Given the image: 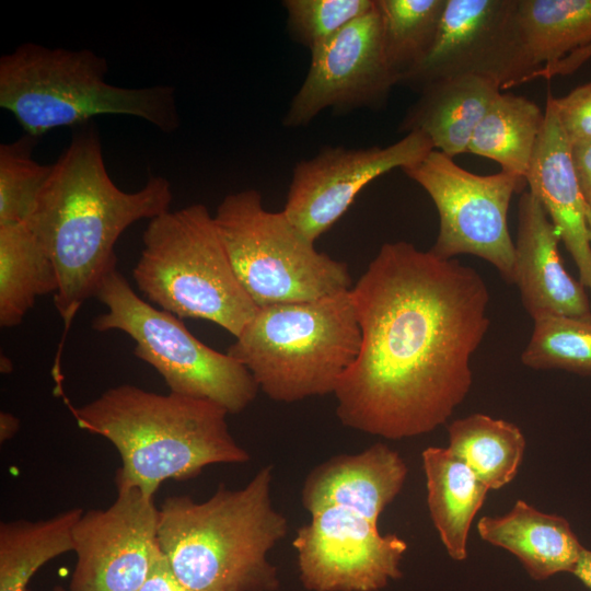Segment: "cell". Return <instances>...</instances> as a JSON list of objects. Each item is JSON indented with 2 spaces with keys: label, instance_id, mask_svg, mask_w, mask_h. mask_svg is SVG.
Segmentation results:
<instances>
[{
  "label": "cell",
  "instance_id": "74e56055",
  "mask_svg": "<svg viewBox=\"0 0 591 591\" xmlns=\"http://www.w3.org/2000/svg\"><path fill=\"white\" fill-rule=\"evenodd\" d=\"M53 591H69V589L67 590V589H65V588L61 587V586H56V587L53 589Z\"/></svg>",
  "mask_w": 591,
  "mask_h": 591
},
{
  "label": "cell",
  "instance_id": "d590c367",
  "mask_svg": "<svg viewBox=\"0 0 591 591\" xmlns=\"http://www.w3.org/2000/svg\"><path fill=\"white\" fill-rule=\"evenodd\" d=\"M12 370H13L12 361L8 357L1 355V357H0V371H1V373L9 374L10 372H12Z\"/></svg>",
  "mask_w": 591,
  "mask_h": 591
},
{
  "label": "cell",
  "instance_id": "44dd1931",
  "mask_svg": "<svg viewBox=\"0 0 591 591\" xmlns=\"http://www.w3.org/2000/svg\"><path fill=\"white\" fill-rule=\"evenodd\" d=\"M501 92L493 80L462 76L433 82L419 92L398 125L399 132H421L438 150L454 159L467 153L472 136Z\"/></svg>",
  "mask_w": 591,
  "mask_h": 591
},
{
  "label": "cell",
  "instance_id": "7c38bea8",
  "mask_svg": "<svg viewBox=\"0 0 591 591\" xmlns=\"http://www.w3.org/2000/svg\"><path fill=\"white\" fill-rule=\"evenodd\" d=\"M462 76L490 79L501 91L520 85L518 0H447L430 50L399 84L419 93Z\"/></svg>",
  "mask_w": 591,
  "mask_h": 591
},
{
  "label": "cell",
  "instance_id": "cb8c5ba5",
  "mask_svg": "<svg viewBox=\"0 0 591 591\" xmlns=\"http://www.w3.org/2000/svg\"><path fill=\"white\" fill-rule=\"evenodd\" d=\"M544 120L534 102L500 92L478 123L467 153L494 160L501 171L525 178Z\"/></svg>",
  "mask_w": 591,
  "mask_h": 591
},
{
  "label": "cell",
  "instance_id": "d6986e66",
  "mask_svg": "<svg viewBox=\"0 0 591 591\" xmlns=\"http://www.w3.org/2000/svg\"><path fill=\"white\" fill-rule=\"evenodd\" d=\"M520 84L567 76L591 58V0H518Z\"/></svg>",
  "mask_w": 591,
  "mask_h": 591
},
{
  "label": "cell",
  "instance_id": "7a4b0ae2",
  "mask_svg": "<svg viewBox=\"0 0 591 591\" xmlns=\"http://www.w3.org/2000/svg\"><path fill=\"white\" fill-rule=\"evenodd\" d=\"M172 199L171 183L162 176L149 178L136 192L120 189L107 173L96 124L92 120L73 128L24 222L58 276L54 303L65 333L55 375H60V352L77 312L96 297L116 268L114 246L119 236L132 223L169 211Z\"/></svg>",
  "mask_w": 591,
  "mask_h": 591
},
{
  "label": "cell",
  "instance_id": "9a60e30c",
  "mask_svg": "<svg viewBox=\"0 0 591 591\" xmlns=\"http://www.w3.org/2000/svg\"><path fill=\"white\" fill-rule=\"evenodd\" d=\"M432 150L431 141L417 131L386 147H323L313 158L294 165L282 211L315 243L370 182L394 169L417 164Z\"/></svg>",
  "mask_w": 591,
  "mask_h": 591
},
{
  "label": "cell",
  "instance_id": "ac0fdd59",
  "mask_svg": "<svg viewBox=\"0 0 591 591\" xmlns=\"http://www.w3.org/2000/svg\"><path fill=\"white\" fill-rule=\"evenodd\" d=\"M407 473L399 453L379 442L360 453L335 455L316 465L305 477L301 502L309 513L339 506L378 522L401 493Z\"/></svg>",
  "mask_w": 591,
  "mask_h": 591
},
{
  "label": "cell",
  "instance_id": "f1b7e54d",
  "mask_svg": "<svg viewBox=\"0 0 591 591\" xmlns=\"http://www.w3.org/2000/svg\"><path fill=\"white\" fill-rule=\"evenodd\" d=\"M39 138L25 134L0 144V223H24L46 183L51 164L33 158Z\"/></svg>",
  "mask_w": 591,
  "mask_h": 591
},
{
  "label": "cell",
  "instance_id": "4fadbf2b",
  "mask_svg": "<svg viewBox=\"0 0 591 591\" xmlns=\"http://www.w3.org/2000/svg\"><path fill=\"white\" fill-rule=\"evenodd\" d=\"M310 53L306 77L282 118L287 128L304 127L326 108L380 109L397 84L384 57L376 4Z\"/></svg>",
  "mask_w": 591,
  "mask_h": 591
},
{
  "label": "cell",
  "instance_id": "e0dca14e",
  "mask_svg": "<svg viewBox=\"0 0 591 591\" xmlns=\"http://www.w3.org/2000/svg\"><path fill=\"white\" fill-rule=\"evenodd\" d=\"M545 120L525 179L559 232L571 255L579 280L591 294V232L587 205L576 176L571 144L554 109L551 93L544 111Z\"/></svg>",
  "mask_w": 591,
  "mask_h": 591
},
{
  "label": "cell",
  "instance_id": "3957f363",
  "mask_svg": "<svg viewBox=\"0 0 591 591\" xmlns=\"http://www.w3.org/2000/svg\"><path fill=\"white\" fill-rule=\"evenodd\" d=\"M66 405L80 429L107 439L118 451L116 487H135L150 498L165 480L193 478L211 464L250 460L229 431V413L210 401L121 384L81 407L67 398Z\"/></svg>",
  "mask_w": 591,
  "mask_h": 591
},
{
  "label": "cell",
  "instance_id": "484cf974",
  "mask_svg": "<svg viewBox=\"0 0 591 591\" xmlns=\"http://www.w3.org/2000/svg\"><path fill=\"white\" fill-rule=\"evenodd\" d=\"M448 433V448L489 490L500 489L515 477L526 442L514 424L476 413L452 421Z\"/></svg>",
  "mask_w": 591,
  "mask_h": 591
},
{
  "label": "cell",
  "instance_id": "836d02e7",
  "mask_svg": "<svg viewBox=\"0 0 591 591\" xmlns=\"http://www.w3.org/2000/svg\"><path fill=\"white\" fill-rule=\"evenodd\" d=\"M20 428V420L8 412L0 413V442H5L13 438Z\"/></svg>",
  "mask_w": 591,
  "mask_h": 591
},
{
  "label": "cell",
  "instance_id": "ba28073f",
  "mask_svg": "<svg viewBox=\"0 0 591 591\" xmlns=\"http://www.w3.org/2000/svg\"><path fill=\"white\" fill-rule=\"evenodd\" d=\"M213 217L233 270L257 308L351 289L348 266L318 252L283 211L265 209L258 190L227 195Z\"/></svg>",
  "mask_w": 591,
  "mask_h": 591
},
{
  "label": "cell",
  "instance_id": "52a82bcc",
  "mask_svg": "<svg viewBox=\"0 0 591 591\" xmlns=\"http://www.w3.org/2000/svg\"><path fill=\"white\" fill-rule=\"evenodd\" d=\"M142 242L132 276L150 302L179 318L209 321L240 335L258 308L241 286L205 205L151 219Z\"/></svg>",
  "mask_w": 591,
  "mask_h": 591
},
{
  "label": "cell",
  "instance_id": "603a6c76",
  "mask_svg": "<svg viewBox=\"0 0 591 591\" xmlns=\"http://www.w3.org/2000/svg\"><path fill=\"white\" fill-rule=\"evenodd\" d=\"M55 265L25 223H0V325H19L39 296L56 293Z\"/></svg>",
  "mask_w": 591,
  "mask_h": 591
},
{
  "label": "cell",
  "instance_id": "d4e9b609",
  "mask_svg": "<svg viewBox=\"0 0 591 591\" xmlns=\"http://www.w3.org/2000/svg\"><path fill=\"white\" fill-rule=\"evenodd\" d=\"M83 512L72 508L46 520L1 522L0 591H28L46 563L73 552L72 531Z\"/></svg>",
  "mask_w": 591,
  "mask_h": 591
},
{
  "label": "cell",
  "instance_id": "8992f818",
  "mask_svg": "<svg viewBox=\"0 0 591 591\" xmlns=\"http://www.w3.org/2000/svg\"><path fill=\"white\" fill-rule=\"evenodd\" d=\"M360 345L348 289L315 300L258 308L227 354L250 371L269 398L292 403L334 394Z\"/></svg>",
  "mask_w": 591,
  "mask_h": 591
},
{
  "label": "cell",
  "instance_id": "7402d4cb",
  "mask_svg": "<svg viewBox=\"0 0 591 591\" xmlns=\"http://www.w3.org/2000/svg\"><path fill=\"white\" fill-rule=\"evenodd\" d=\"M421 459L432 523L449 556L465 560L471 524L489 489L449 448L428 447Z\"/></svg>",
  "mask_w": 591,
  "mask_h": 591
},
{
  "label": "cell",
  "instance_id": "6da1fadb",
  "mask_svg": "<svg viewBox=\"0 0 591 591\" xmlns=\"http://www.w3.org/2000/svg\"><path fill=\"white\" fill-rule=\"evenodd\" d=\"M350 291L361 345L334 393L338 419L392 440L443 425L471 390L489 326L482 276L398 241L382 245Z\"/></svg>",
  "mask_w": 591,
  "mask_h": 591
},
{
  "label": "cell",
  "instance_id": "9c48e42d",
  "mask_svg": "<svg viewBox=\"0 0 591 591\" xmlns=\"http://www.w3.org/2000/svg\"><path fill=\"white\" fill-rule=\"evenodd\" d=\"M96 298L106 312L92 321L93 329L130 336L135 356L159 372L171 393L210 401L229 414L243 412L256 397L259 389L242 363L201 343L179 317L142 300L116 268Z\"/></svg>",
  "mask_w": 591,
  "mask_h": 591
},
{
  "label": "cell",
  "instance_id": "ffe728a7",
  "mask_svg": "<svg viewBox=\"0 0 591 591\" xmlns=\"http://www.w3.org/2000/svg\"><path fill=\"white\" fill-rule=\"evenodd\" d=\"M480 538L513 554L534 580L573 572L583 551L570 523L519 499L502 515H485L477 523Z\"/></svg>",
  "mask_w": 591,
  "mask_h": 591
},
{
  "label": "cell",
  "instance_id": "277c9868",
  "mask_svg": "<svg viewBox=\"0 0 591 591\" xmlns=\"http://www.w3.org/2000/svg\"><path fill=\"white\" fill-rule=\"evenodd\" d=\"M273 472L260 468L243 488L221 485L206 501L167 497L159 508L158 544L187 591H275L269 551L288 533L271 501Z\"/></svg>",
  "mask_w": 591,
  "mask_h": 591
},
{
  "label": "cell",
  "instance_id": "5b68a950",
  "mask_svg": "<svg viewBox=\"0 0 591 591\" xmlns=\"http://www.w3.org/2000/svg\"><path fill=\"white\" fill-rule=\"evenodd\" d=\"M107 72L106 59L91 49L24 43L0 57V106L37 138L100 115L137 117L166 134L179 128L173 86H117Z\"/></svg>",
  "mask_w": 591,
  "mask_h": 591
},
{
  "label": "cell",
  "instance_id": "4316f807",
  "mask_svg": "<svg viewBox=\"0 0 591 591\" xmlns=\"http://www.w3.org/2000/svg\"><path fill=\"white\" fill-rule=\"evenodd\" d=\"M386 63L397 84L430 50L447 0H375Z\"/></svg>",
  "mask_w": 591,
  "mask_h": 591
},
{
  "label": "cell",
  "instance_id": "e575fe53",
  "mask_svg": "<svg viewBox=\"0 0 591 591\" xmlns=\"http://www.w3.org/2000/svg\"><path fill=\"white\" fill-rule=\"evenodd\" d=\"M587 588L591 590V551L583 548L578 564L572 572Z\"/></svg>",
  "mask_w": 591,
  "mask_h": 591
},
{
  "label": "cell",
  "instance_id": "83f0119b",
  "mask_svg": "<svg viewBox=\"0 0 591 591\" xmlns=\"http://www.w3.org/2000/svg\"><path fill=\"white\" fill-rule=\"evenodd\" d=\"M521 361L532 369H560L591 376V320L563 315L534 320Z\"/></svg>",
  "mask_w": 591,
  "mask_h": 591
},
{
  "label": "cell",
  "instance_id": "30bf717a",
  "mask_svg": "<svg viewBox=\"0 0 591 591\" xmlns=\"http://www.w3.org/2000/svg\"><path fill=\"white\" fill-rule=\"evenodd\" d=\"M402 171L427 192L438 210L440 228L430 251L443 259L475 255L513 283L514 242L508 210L526 179L505 171L474 174L438 150Z\"/></svg>",
  "mask_w": 591,
  "mask_h": 591
},
{
  "label": "cell",
  "instance_id": "8fae6325",
  "mask_svg": "<svg viewBox=\"0 0 591 591\" xmlns=\"http://www.w3.org/2000/svg\"><path fill=\"white\" fill-rule=\"evenodd\" d=\"M292 545L300 579L310 591H376L402 577L407 543L382 535L363 514L339 506L314 510Z\"/></svg>",
  "mask_w": 591,
  "mask_h": 591
},
{
  "label": "cell",
  "instance_id": "8d00e7d4",
  "mask_svg": "<svg viewBox=\"0 0 591 591\" xmlns=\"http://www.w3.org/2000/svg\"><path fill=\"white\" fill-rule=\"evenodd\" d=\"M587 222L591 232V209L587 206Z\"/></svg>",
  "mask_w": 591,
  "mask_h": 591
},
{
  "label": "cell",
  "instance_id": "f546056e",
  "mask_svg": "<svg viewBox=\"0 0 591 591\" xmlns=\"http://www.w3.org/2000/svg\"><path fill=\"white\" fill-rule=\"evenodd\" d=\"M281 3L290 37L312 49L370 12L375 0H283Z\"/></svg>",
  "mask_w": 591,
  "mask_h": 591
},
{
  "label": "cell",
  "instance_id": "d6a6232c",
  "mask_svg": "<svg viewBox=\"0 0 591 591\" xmlns=\"http://www.w3.org/2000/svg\"><path fill=\"white\" fill-rule=\"evenodd\" d=\"M576 176L586 205L591 209V140L571 146Z\"/></svg>",
  "mask_w": 591,
  "mask_h": 591
},
{
  "label": "cell",
  "instance_id": "1f68e13d",
  "mask_svg": "<svg viewBox=\"0 0 591 591\" xmlns=\"http://www.w3.org/2000/svg\"><path fill=\"white\" fill-rule=\"evenodd\" d=\"M138 591H187L173 573L160 547L151 569Z\"/></svg>",
  "mask_w": 591,
  "mask_h": 591
},
{
  "label": "cell",
  "instance_id": "4dcf8cb0",
  "mask_svg": "<svg viewBox=\"0 0 591 591\" xmlns=\"http://www.w3.org/2000/svg\"><path fill=\"white\" fill-rule=\"evenodd\" d=\"M561 128L571 146L591 140V82L561 97L551 94Z\"/></svg>",
  "mask_w": 591,
  "mask_h": 591
},
{
  "label": "cell",
  "instance_id": "2e32d148",
  "mask_svg": "<svg viewBox=\"0 0 591 591\" xmlns=\"http://www.w3.org/2000/svg\"><path fill=\"white\" fill-rule=\"evenodd\" d=\"M561 241L537 198L522 193L518 204L513 283L522 304L534 320L563 315L591 320L586 288L565 268L558 251Z\"/></svg>",
  "mask_w": 591,
  "mask_h": 591
},
{
  "label": "cell",
  "instance_id": "5bb4252c",
  "mask_svg": "<svg viewBox=\"0 0 591 591\" xmlns=\"http://www.w3.org/2000/svg\"><path fill=\"white\" fill-rule=\"evenodd\" d=\"M158 525L154 498L135 487H117L109 507L84 511L72 531L69 591H138L159 549Z\"/></svg>",
  "mask_w": 591,
  "mask_h": 591
}]
</instances>
